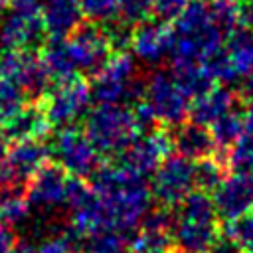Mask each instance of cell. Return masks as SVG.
Segmentation results:
<instances>
[{
	"label": "cell",
	"instance_id": "cell-1",
	"mask_svg": "<svg viewBox=\"0 0 253 253\" xmlns=\"http://www.w3.org/2000/svg\"><path fill=\"white\" fill-rule=\"evenodd\" d=\"M91 188L105 208L109 229H134L150 210L152 194L146 186L144 176L132 172L121 162L105 166L101 164L93 172Z\"/></svg>",
	"mask_w": 253,
	"mask_h": 253
},
{
	"label": "cell",
	"instance_id": "cell-2",
	"mask_svg": "<svg viewBox=\"0 0 253 253\" xmlns=\"http://www.w3.org/2000/svg\"><path fill=\"white\" fill-rule=\"evenodd\" d=\"M174 59L202 61L221 47L223 34L213 24L206 0H190L182 14L174 20Z\"/></svg>",
	"mask_w": 253,
	"mask_h": 253
},
{
	"label": "cell",
	"instance_id": "cell-3",
	"mask_svg": "<svg viewBox=\"0 0 253 253\" xmlns=\"http://www.w3.org/2000/svg\"><path fill=\"white\" fill-rule=\"evenodd\" d=\"M85 132L101 154H121L142 130L130 107L99 103L85 117Z\"/></svg>",
	"mask_w": 253,
	"mask_h": 253
},
{
	"label": "cell",
	"instance_id": "cell-4",
	"mask_svg": "<svg viewBox=\"0 0 253 253\" xmlns=\"http://www.w3.org/2000/svg\"><path fill=\"white\" fill-rule=\"evenodd\" d=\"M136 67L126 51H113L107 63L93 75L91 97L97 103H121L144 99V83L134 77Z\"/></svg>",
	"mask_w": 253,
	"mask_h": 253
},
{
	"label": "cell",
	"instance_id": "cell-5",
	"mask_svg": "<svg viewBox=\"0 0 253 253\" xmlns=\"http://www.w3.org/2000/svg\"><path fill=\"white\" fill-rule=\"evenodd\" d=\"M63 42L77 71L87 75H95L113 53L107 32L97 22L79 24Z\"/></svg>",
	"mask_w": 253,
	"mask_h": 253
},
{
	"label": "cell",
	"instance_id": "cell-6",
	"mask_svg": "<svg viewBox=\"0 0 253 253\" xmlns=\"http://www.w3.org/2000/svg\"><path fill=\"white\" fill-rule=\"evenodd\" d=\"M152 198L164 206H178L196 186L194 182V160L186 156H168L154 170V178L150 184Z\"/></svg>",
	"mask_w": 253,
	"mask_h": 253
},
{
	"label": "cell",
	"instance_id": "cell-7",
	"mask_svg": "<svg viewBox=\"0 0 253 253\" xmlns=\"http://www.w3.org/2000/svg\"><path fill=\"white\" fill-rule=\"evenodd\" d=\"M2 77L20 85L28 99L40 101L49 91L51 77L36 51H4L0 55Z\"/></svg>",
	"mask_w": 253,
	"mask_h": 253
},
{
	"label": "cell",
	"instance_id": "cell-8",
	"mask_svg": "<svg viewBox=\"0 0 253 253\" xmlns=\"http://www.w3.org/2000/svg\"><path fill=\"white\" fill-rule=\"evenodd\" d=\"M144 99L156 113L162 125L176 126L184 123L190 113V97L178 87L172 73L154 71L144 83Z\"/></svg>",
	"mask_w": 253,
	"mask_h": 253
},
{
	"label": "cell",
	"instance_id": "cell-9",
	"mask_svg": "<svg viewBox=\"0 0 253 253\" xmlns=\"http://www.w3.org/2000/svg\"><path fill=\"white\" fill-rule=\"evenodd\" d=\"M45 115L51 125H71L91 103V85L75 75L65 81H55V87L42 99Z\"/></svg>",
	"mask_w": 253,
	"mask_h": 253
},
{
	"label": "cell",
	"instance_id": "cell-10",
	"mask_svg": "<svg viewBox=\"0 0 253 253\" xmlns=\"http://www.w3.org/2000/svg\"><path fill=\"white\" fill-rule=\"evenodd\" d=\"M53 150L59 164L73 176L85 178L101 166V152L95 148L85 128H77L71 125L63 126L55 134Z\"/></svg>",
	"mask_w": 253,
	"mask_h": 253
},
{
	"label": "cell",
	"instance_id": "cell-11",
	"mask_svg": "<svg viewBox=\"0 0 253 253\" xmlns=\"http://www.w3.org/2000/svg\"><path fill=\"white\" fill-rule=\"evenodd\" d=\"M172 148V136L164 128H152L146 134H138L121 152L119 162L146 178L148 174H154L164 158L170 156Z\"/></svg>",
	"mask_w": 253,
	"mask_h": 253
},
{
	"label": "cell",
	"instance_id": "cell-12",
	"mask_svg": "<svg viewBox=\"0 0 253 253\" xmlns=\"http://www.w3.org/2000/svg\"><path fill=\"white\" fill-rule=\"evenodd\" d=\"M211 200L219 217L233 219L253 210V176L245 172H233L225 176L211 192Z\"/></svg>",
	"mask_w": 253,
	"mask_h": 253
},
{
	"label": "cell",
	"instance_id": "cell-13",
	"mask_svg": "<svg viewBox=\"0 0 253 253\" xmlns=\"http://www.w3.org/2000/svg\"><path fill=\"white\" fill-rule=\"evenodd\" d=\"M69 172L61 164H43L30 180L26 198L32 208L53 210L65 204V186Z\"/></svg>",
	"mask_w": 253,
	"mask_h": 253
},
{
	"label": "cell",
	"instance_id": "cell-14",
	"mask_svg": "<svg viewBox=\"0 0 253 253\" xmlns=\"http://www.w3.org/2000/svg\"><path fill=\"white\" fill-rule=\"evenodd\" d=\"M174 30L162 20H144L134 26L130 47L134 55L150 65L160 63L168 53H172Z\"/></svg>",
	"mask_w": 253,
	"mask_h": 253
},
{
	"label": "cell",
	"instance_id": "cell-15",
	"mask_svg": "<svg viewBox=\"0 0 253 253\" xmlns=\"http://www.w3.org/2000/svg\"><path fill=\"white\" fill-rule=\"evenodd\" d=\"M45 26L42 16H22L10 12L0 26V45L4 51H36L43 43Z\"/></svg>",
	"mask_w": 253,
	"mask_h": 253
},
{
	"label": "cell",
	"instance_id": "cell-16",
	"mask_svg": "<svg viewBox=\"0 0 253 253\" xmlns=\"http://www.w3.org/2000/svg\"><path fill=\"white\" fill-rule=\"evenodd\" d=\"M51 123L45 115L43 103H32L24 105V109L12 117L4 126L2 134L6 140L16 142V140H43L51 132Z\"/></svg>",
	"mask_w": 253,
	"mask_h": 253
},
{
	"label": "cell",
	"instance_id": "cell-17",
	"mask_svg": "<svg viewBox=\"0 0 253 253\" xmlns=\"http://www.w3.org/2000/svg\"><path fill=\"white\" fill-rule=\"evenodd\" d=\"M42 18L49 40H65L81 24L83 12L77 0H45Z\"/></svg>",
	"mask_w": 253,
	"mask_h": 253
},
{
	"label": "cell",
	"instance_id": "cell-18",
	"mask_svg": "<svg viewBox=\"0 0 253 253\" xmlns=\"http://www.w3.org/2000/svg\"><path fill=\"white\" fill-rule=\"evenodd\" d=\"M172 144L180 156H186L194 162L200 158L211 156L215 150V142L210 128L194 121L176 125V130L172 134Z\"/></svg>",
	"mask_w": 253,
	"mask_h": 253
},
{
	"label": "cell",
	"instance_id": "cell-19",
	"mask_svg": "<svg viewBox=\"0 0 253 253\" xmlns=\"http://www.w3.org/2000/svg\"><path fill=\"white\" fill-rule=\"evenodd\" d=\"M235 103V95L233 91L225 89V87H211L206 93L194 97V101L190 103V113L188 117L204 126H210L213 121H217L221 115L229 113L231 107Z\"/></svg>",
	"mask_w": 253,
	"mask_h": 253
},
{
	"label": "cell",
	"instance_id": "cell-20",
	"mask_svg": "<svg viewBox=\"0 0 253 253\" xmlns=\"http://www.w3.org/2000/svg\"><path fill=\"white\" fill-rule=\"evenodd\" d=\"M219 237L215 221H184L174 225V241L184 253H206Z\"/></svg>",
	"mask_w": 253,
	"mask_h": 253
},
{
	"label": "cell",
	"instance_id": "cell-21",
	"mask_svg": "<svg viewBox=\"0 0 253 253\" xmlns=\"http://www.w3.org/2000/svg\"><path fill=\"white\" fill-rule=\"evenodd\" d=\"M71 229L79 237H89V235L109 229L105 208H103L99 196L95 194V190L85 202L71 208Z\"/></svg>",
	"mask_w": 253,
	"mask_h": 253
},
{
	"label": "cell",
	"instance_id": "cell-22",
	"mask_svg": "<svg viewBox=\"0 0 253 253\" xmlns=\"http://www.w3.org/2000/svg\"><path fill=\"white\" fill-rule=\"evenodd\" d=\"M172 77L178 83V87L190 97H198L211 89L215 81L210 77L202 61H188V59H174L172 61Z\"/></svg>",
	"mask_w": 253,
	"mask_h": 253
},
{
	"label": "cell",
	"instance_id": "cell-23",
	"mask_svg": "<svg viewBox=\"0 0 253 253\" xmlns=\"http://www.w3.org/2000/svg\"><path fill=\"white\" fill-rule=\"evenodd\" d=\"M225 51L237 77H247L253 73V28H235L227 36Z\"/></svg>",
	"mask_w": 253,
	"mask_h": 253
},
{
	"label": "cell",
	"instance_id": "cell-24",
	"mask_svg": "<svg viewBox=\"0 0 253 253\" xmlns=\"http://www.w3.org/2000/svg\"><path fill=\"white\" fill-rule=\"evenodd\" d=\"M40 57H42L49 77L55 79V81H65L69 77L79 75V71H77V67H75V63H73L63 40H49V43L43 47Z\"/></svg>",
	"mask_w": 253,
	"mask_h": 253
},
{
	"label": "cell",
	"instance_id": "cell-25",
	"mask_svg": "<svg viewBox=\"0 0 253 253\" xmlns=\"http://www.w3.org/2000/svg\"><path fill=\"white\" fill-rule=\"evenodd\" d=\"M215 206L210 192L192 190L178 204V217L184 221H215Z\"/></svg>",
	"mask_w": 253,
	"mask_h": 253
},
{
	"label": "cell",
	"instance_id": "cell-26",
	"mask_svg": "<svg viewBox=\"0 0 253 253\" xmlns=\"http://www.w3.org/2000/svg\"><path fill=\"white\" fill-rule=\"evenodd\" d=\"M210 132L213 136V142L221 150H229L245 132V119L241 113L229 111L221 115L217 121L210 125Z\"/></svg>",
	"mask_w": 253,
	"mask_h": 253
},
{
	"label": "cell",
	"instance_id": "cell-27",
	"mask_svg": "<svg viewBox=\"0 0 253 253\" xmlns=\"http://www.w3.org/2000/svg\"><path fill=\"white\" fill-rule=\"evenodd\" d=\"M30 202L18 188L0 190V223L6 227L22 223L30 215Z\"/></svg>",
	"mask_w": 253,
	"mask_h": 253
},
{
	"label": "cell",
	"instance_id": "cell-28",
	"mask_svg": "<svg viewBox=\"0 0 253 253\" xmlns=\"http://www.w3.org/2000/svg\"><path fill=\"white\" fill-rule=\"evenodd\" d=\"M38 249L40 253H81V241L71 227H51L38 243Z\"/></svg>",
	"mask_w": 253,
	"mask_h": 253
},
{
	"label": "cell",
	"instance_id": "cell-29",
	"mask_svg": "<svg viewBox=\"0 0 253 253\" xmlns=\"http://www.w3.org/2000/svg\"><path fill=\"white\" fill-rule=\"evenodd\" d=\"M223 170H225L223 164L217 158H213V154L196 160L194 162V182H196V188L211 194L217 188V184L225 178Z\"/></svg>",
	"mask_w": 253,
	"mask_h": 253
},
{
	"label": "cell",
	"instance_id": "cell-30",
	"mask_svg": "<svg viewBox=\"0 0 253 253\" xmlns=\"http://www.w3.org/2000/svg\"><path fill=\"white\" fill-rule=\"evenodd\" d=\"M208 10L225 38L239 28V0H208Z\"/></svg>",
	"mask_w": 253,
	"mask_h": 253
},
{
	"label": "cell",
	"instance_id": "cell-31",
	"mask_svg": "<svg viewBox=\"0 0 253 253\" xmlns=\"http://www.w3.org/2000/svg\"><path fill=\"white\" fill-rule=\"evenodd\" d=\"M26 93L20 89L18 83L10 81V79H2L0 81V128L12 119L16 117L24 105H26Z\"/></svg>",
	"mask_w": 253,
	"mask_h": 253
},
{
	"label": "cell",
	"instance_id": "cell-32",
	"mask_svg": "<svg viewBox=\"0 0 253 253\" xmlns=\"http://www.w3.org/2000/svg\"><path fill=\"white\" fill-rule=\"evenodd\" d=\"M81 253H128V241L123 233L115 229H105L95 235H89Z\"/></svg>",
	"mask_w": 253,
	"mask_h": 253
},
{
	"label": "cell",
	"instance_id": "cell-33",
	"mask_svg": "<svg viewBox=\"0 0 253 253\" xmlns=\"http://www.w3.org/2000/svg\"><path fill=\"white\" fill-rule=\"evenodd\" d=\"M223 235L235 241L245 253H253V213H243L239 217L227 219L223 223Z\"/></svg>",
	"mask_w": 253,
	"mask_h": 253
},
{
	"label": "cell",
	"instance_id": "cell-34",
	"mask_svg": "<svg viewBox=\"0 0 253 253\" xmlns=\"http://www.w3.org/2000/svg\"><path fill=\"white\" fill-rule=\"evenodd\" d=\"M202 65L206 67V71L210 73V77L215 83H231V81L239 79L225 47H219L213 53H210L206 59H202Z\"/></svg>",
	"mask_w": 253,
	"mask_h": 253
},
{
	"label": "cell",
	"instance_id": "cell-35",
	"mask_svg": "<svg viewBox=\"0 0 253 253\" xmlns=\"http://www.w3.org/2000/svg\"><path fill=\"white\" fill-rule=\"evenodd\" d=\"M225 162L235 172H245L253 176V136L243 132V136L229 148Z\"/></svg>",
	"mask_w": 253,
	"mask_h": 253
},
{
	"label": "cell",
	"instance_id": "cell-36",
	"mask_svg": "<svg viewBox=\"0 0 253 253\" xmlns=\"http://www.w3.org/2000/svg\"><path fill=\"white\" fill-rule=\"evenodd\" d=\"M85 18L97 24H107L119 16V0H77Z\"/></svg>",
	"mask_w": 253,
	"mask_h": 253
},
{
	"label": "cell",
	"instance_id": "cell-37",
	"mask_svg": "<svg viewBox=\"0 0 253 253\" xmlns=\"http://www.w3.org/2000/svg\"><path fill=\"white\" fill-rule=\"evenodd\" d=\"M152 12V0H119V16L123 22L136 26L148 20Z\"/></svg>",
	"mask_w": 253,
	"mask_h": 253
},
{
	"label": "cell",
	"instance_id": "cell-38",
	"mask_svg": "<svg viewBox=\"0 0 253 253\" xmlns=\"http://www.w3.org/2000/svg\"><path fill=\"white\" fill-rule=\"evenodd\" d=\"M188 4L190 0H152V12L158 20L170 22V20H176Z\"/></svg>",
	"mask_w": 253,
	"mask_h": 253
},
{
	"label": "cell",
	"instance_id": "cell-39",
	"mask_svg": "<svg viewBox=\"0 0 253 253\" xmlns=\"http://www.w3.org/2000/svg\"><path fill=\"white\" fill-rule=\"evenodd\" d=\"M206 253H245V251H243L235 241H231L229 237L219 235V237L210 245V249H208Z\"/></svg>",
	"mask_w": 253,
	"mask_h": 253
},
{
	"label": "cell",
	"instance_id": "cell-40",
	"mask_svg": "<svg viewBox=\"0 0 253 253\" xmlns=\"http://www.w3.org/2000/svg\"><path fill=\"white\" fill-rule=\"evenodd\" d=\"M14 245H16L14 233L10 231V227L0 223V253H12Z\"/></svg>",
	"mask_w": 253,
	"mask_h": 253
},
{
	"label": "cell",
	"instance_id": "cell-41",
	"mask_svg": "<svg viewBox=\"0 0 253 253\" xmlns=\"http://www.w3.org/2000/svg\"><path fill=\"white\" fill-rule=\"evenodd\" d=\"M239 95H241V99H243L249 107H253V73H249V75L245 77V81L241 83Z\"/></svg>",
	"mask_w": 253,
	"mask_h": 253
},
{
	"label": "cell",
	"instance_id": "cell-42",
	"mask_svg": "<svg viewBox=\"0 0 253 253\" xmlns=\"http://www.w3.org/2000/svg\"><path fill=\"white\" fill-rule=\"evenodd\" d=\"M12 253H40V249H38V245L30 243V241H16Z\"/></svg>",
	"mask_w": 253,
	"mask_h": 253
},
{
	"label": "cell",
	"instance_id": "cell-43",
	"mask_svg": "<svg viewBox=\"0 0 253 253\" xmlns=\"http://www.w3.org/2000/svg\"><path fill=\"white\" fill-rule=\"evenodd\" d=\"M243 119H245V134L253 136V107H249V109L245 111Z\"/></svg>",
	"mask_w": 253,
	"mask_h": 253
},
{
	"label": "cell",
	"instance_id": "cell-44",
	"mask_svg": "<svg viewBox=\"0 0 253 253\" xmlns=\"http://www.w3.org/2000/svg\"><path fill=\"white\" fill-rule=\"evenodd\" d=\"M8 6H10V0H0V14L4 10H8Z\"/></svg>",
	"mask_w": 253,
	"mask_h": 253
},
{
	"label": "cell",
	"instance_id": "cell-45",
	"mask_svg": "<svg viewBox=\"0 0 253 253\" xmlns=\"http://www.w3.org/2000/svg\"><path fill=\"white\" fill-rule=\"evenodd\" d=\"M2 142H6V138H4V134H2V128H0V144Z\"/></svg>",
	"mask_w": 253,
	"mask_h": 253
},
{
	"label": "cell",
	"instance_id": "cell-46",
	"mask_svg": "<svg viewBox=\"0 0 253 253\" xmlns=\"http://www.w3.org/2000/svg\"><path fill=\"white\" fill-rule=\"evenodd\" d=\"M146 253H166V251H146Z\"/></svg>",
	"mask_w": 253,
	"mask_h": 253
},
{
	"label": "cell",
	"instance_id": "cell-47",
	"mask_svg": "<svg viewBox=\"0 0 253 253\" xmlns=\"http://www.w3.org/2000/svg\"><path fill=\"white\" fill-rule=\"evenodd\" d=\"M2 79H4V77H2V69H0V81H2Z\"/></svg>",
	"mask_w": 253,
	"mask_h": 253
},
{
	"label": "cell",
	"instance_id": "cell-48",
	"mask_svg": "<svg viewBox=\"0 0 253 253\" xmlns=\"http://www.w3.org/2000/svg\"><path fill=\"white\" fill-rule=\"evenodd\" d=\"M245 2H249V4H251V6H253V0H245Z\"/></svg>",
	"mask_w": 253,
	"mask_h": 253
}]
</instances>
